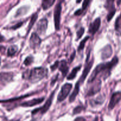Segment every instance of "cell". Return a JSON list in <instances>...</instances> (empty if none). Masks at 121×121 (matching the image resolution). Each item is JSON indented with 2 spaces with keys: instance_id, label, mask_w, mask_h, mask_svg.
<instances>
[{
  "instance_id": "1",
  "label": "cell",
  "mask_w": 121,
  "mask_h": 121,
  "mask_svg": "<svg viewBox=\"0 0 121 121\" xmlns=\"http://www.w3.org/2000/svg\"><path fill=\"white\" fill-rule=\"evenodd\" d=\"M119 61L118 57L115 56L112 60L108 62L102 63L97 65L92 73H91L87 81V84L92 83L95 80H100L101 79L106 80L111 74V71L115 67Z\"/></svg>"
},
{
  "instance_id": "2",
  "label": "cell",
  "mask_w": 121,
  "mask_h": 121,
  "mask_svg": "<svg viewBox=\"0 0 121 121\" xmlns=\"http://www.w3.org/2000/svg\"><path fill=\"white\" fill-rule=\"evenodd\" d=\"M48 69L44 67H34L28 69L22 73V78L31 83H35L47 76Z\"/></svg>"
},
{
  "instance_id": "3",
  "label": "cell",
  "mask_w": 121,
  "mask_h": 121,
  "mask_svg": "<svg viewBox=\"0 0 121 121\" xmlns=\"http://www.w3.org/2000/svg\"><path fill=\"white\" fill-rule=\"evenodd\" d=\"M56 90V89L54 90V91L52 92V93L50 94V96L48 97L47 100H46V103H45L44 105L43 106H41V107L40 108H36L34 110H33V111H32V115H35L36 114H40L41 115H43L44 114H45V113L48 111V109H49L50 108L51 105H52L53 99H54Z\"/></svg>"
},
{
  "instance_id": "4",
  "label": "cell",
  "mask_w": 121,
  "mask_h": 121,
  "mask_svg": "<svg viewBox=\"0 0 121 121\" xmlns=\"http://www.w3.org/2000/svg\"><path fill=\"white\" fill-rule=\"evenodd\" d=\"M90 56H91V51L89 52L88 54H87V58H86V64H85V68H84L83 71L82 76H80V78H79L78 81L76 82V83H78V85H79L80 86H81V85H82V84L84 83L85 79H86V78H87L89 73L90 72V70H91V69H92V66H93V59H92V60H89Z\"/></svg>"
},
{
  "instance_id": "5",
  "label": "cell",
  "mask_w": 121,
  "mask_h": 121,
  "mask_svg": "<svg viewBox=\"0 0 121 121\" xmlns=\"http://www.w3.org/2000/svg\"><path fill=\"white\" fill-rule=\"evenodd\" d=\"M72 87H73V85L72 83H66L63 85L61 91H60L57 96L58 102H61L66 99V98L69 95Z\"/></svg>"
},
{
  "instance_id": "6",
  "label": "cell",
  "mask_w": 121,
  "mask_h": 121,
  "mask_svg": "<svg viewBox=\"0 0 121 121\" xmlns=\"http://www.w3.org/2000/svg\"><path fill=\"white\" fill-rule=\"evenodd\" d=\"M101 80H96L93 83H90L92 85L86 90V96H91L98 93L101 89Z\"/></svg>"
},
{
  "instance_id": "7",
  "label": "cell",
  "mask_w": 121,
  "mask_h": 121,
  "mask_svg": "<svg viewBox=\"0 0 121 121\" xmlns=\"http://www.w3.org/2000/svg\"><path fill=\"white\" fill-rule=\"evenodd\" d=\"M61 1H59L57 4L56 5L54 9V21L55 29L56 30H60V17H61Z\"/></svg>"
},
{
  "instance_id": "8",
  "label": "cell",
  "mask_w": 121,
  "mask_h": 121,
  "mask_svg": "<svg viewBox=\"0 0 121 121\" xmlns=\"http://www.w3.org/2000/svg\"><path fill=\"white\" fill-rule=\"evenodd\" d=\"M48 26V20L46 17L42 18L38 21L36 26V32L39 35H43L46 33Z\"/></svg>"
},
{
  "instance_id": "9",
  "label": "cell",
  "mask_w": 121,
  "mask_h": 121,
  "mask_svg": "<svg viewBox=\"0 0 121 121\" xmlns=\"http://www.w3.org/2000/svg\"><path fill=\"white\" fill-rule=\"evenodd\" d=\"M105 7L108 11V14L106 18H107L108 22H109L112 20L116 13V8L114 5V1H106L105 4Z\"/></svg>"
},
{
  "instance_id": "10",
  "label": "cell",
  "mask_w": 121,
  "mask_h": 121,
  "mask_svg": "<svg viewBox=\"0 0 121 121\" xmlns=\"http://www.w3.org/2000/svg\"><path fill=\"white\" fill-rule=\"evenodd\" d=\"M41 42V39L39 37V34L35 32L32 33L29 40L30 47L31 48L35 49V48H37L40 46Z\"/></svg>"
},
{
  "instance_id": "11",
  "label": "cell",
  "mask_w": 121,
  "mask_h": 121,
  "mask_svg": "<svg viewBox=\"0 0 121 121\" xmlns=\"http://www.w3.org/2000/svg\"><path fill=\"white\" fill-rule=\"evenodd\" d=\"M121 100V91L120 92H116L112 94L110 99L109 103L108 105L109 110L111 111L113 109L116 105Z\"/></svg>"
},
{
  "instance_id": "12",
  "label": "cell",
  "mask_w": 121,
  "mask_h": 121,
  "mask_svg": "<svg viewBox=\"0 0 121 121\" xmlns=\"http://www.w3.org/2000/svg\"><path fill=\"white\" fill-rule=\"evenodd\" d=\"M105 94L99 95L96 98H93L89 100V105L92 108H98L103 105L105 100Z\"/></svg>"
},
{
  "instance_id": "13",
  "label": "cell",
  "mask_w": 121,
  "mask_h": 121,
  "mask_svg": "<svg viewBox=\"0 0 121 121\" xmlns=\"http://www.w3.org/2000/svg\"><path fill=\"white\" fill-rule=\"evenodd\" d=\"M45 97H41V98H36V99H33L31 100H27V101L23 102L22 103H20L18 104V106H22V107L27 108V107H32V106H35L38 104H41V102L44 100Z\"/></svg>"
},
{
  "instance_id": "14",
  "label": "cell",
  "mask_w": 121,
  "mask_h": 121,
  "mask_svg": "<svg viewBox=\"0 0 121 121\" xmlns=\"http://www.w3.org/2000/svg\"><path fill=\"white\" fill-rule=\"evenodd\" d=\"M101 25V19L100 17H98L91 22L89 27L88 33L92 35H94L98 32Z\"/></svg>"
},
{
  "instance_id": "15",
  "label": "cell",
  "mask_w": 121,
  "mask_h": 121,
  "mask_svg": "<svg viewBox=\"0 0 121 121\" xmlns=\"http://www.w3.org/2000/svg\"><path fill=\"white\" fill-rule=\"evenodd\" d=\"M112 54V48L110 44L106 45L101 50V58L102 60L108 59Z\"/></svg>"
},
{
  "instance_id": "16",
  "label": "cell",
  "mask_w": 121,
  "mask_h": 121,
  "mask_svg": "<svg viewBox=\"0 0 121 121\" xmlns=\"http://www.w3.org/2000/svg\"><path fill=\"white\" fill-rule=\"evenodd\" d=\"M13 74L12 73H5V72H1V85H5L8 83L9 82L13 80Z\"/></svg>"
},
{
  "instance_id": "17",
  "label": "cell",
  "mask_w": 121,
  "mask_h": 121,
  "mask_svg": "<svg viewBox=\"0 0 121 121\" xmlns=\"http://www.w3.org/2000/svg\"><path fill=\"white\" fill-rule=\"evenodd\" d=\"M58 69L59 70V71L61 72L63 78L66 77V76L67 75V74L69 72V66H67V61L65 60H62L61 61H60Z\"/></svg>"
},
{
  "instance_id": "18",
  "label": "cell",
  "mask_w": 121,
  "mask_h": 121,
  "mask_svg": "<svg viewBox=\"0 0 121 121\" xmlns=\"http://www.w3.org/2000/svg\"><path fill=\"white\" fill-rule=\"evenodd\" d=\"M34 93H35V92H33V93H28V94L25 95L21 96L12 98V99H7V100H1V103L2 104H3V103H4V104H7V103L14 102L18 101V100H21V99H25V98H27V97L33 95L34 94Z\"/></svg>"
},
{
  "instance_id": "19",
  "label": "cell",
  "mask_w": 121,
  "mask_h": 121,
  "mask_svg": "<svg viewBox=\"0 0 121 121\" xmlns=\"http://www.w3.org/2000/svg\"><path fill=\"white\" fill-rule=\"evenodd\" d=\"M115 30L118 35H121V13L117 18L115 22Z\"/></svg>"
},
{
  "instance_id": "20",
  "label": "cell",
  "mask_w": 121,
  "mask_h": 121,
  "mask_svg": "<svg viewBox=\"0 0 121 121\" xmlns=\"http://www.w3.org/2000/svg\"><path fill=\"white\" fill-rule=\"evenodd\" d=\"M81 68H82L81 65H79V66H78L77 67H74V68L72 69V72H71V73L67 76V80H73V79L76 77L77 74H78V73L79 72V71L80 70Z\"/></svg>"
},
{
  "instance_id": "21",
  "label": "cell",
  "mask_w": 121,
  "mask_h": 121,
  "mask_svg": "<svg viewBox=\"0 0 121 121\" xmlns=\"http://www.w3.org/2000/svg\"><path fill=\"white\" fill-rule=\"evenodd\" d=\"M18 48L17 46H15V45L10 46L7 50V56L8 57L14 56L16 54L17 52H18Z\"/></svg>"
},
{
  "instance_id": "22",
  "label": "cell",
  "mask_w": 121,
  "mask_h": 121,
  "mask_svg": "<svg viewBox=\"0 0 121 121\" xmlns=\"http://www.w3.org/2000/svg\"><path fill=\"white\" fill-rule=\"evenodd\" d=\"M56 1L53 0H43L41 2V6L44 10H46V9H48L50 8L52 5L54 4Z\"/></svg>"
},
{
  "instance_id": "23",
  "label": "cell",
  "mask_w": 121,
  "mask_h": 121,
  "mask_svg": "<svg viewBox=\"0 0 121 121\" xmlns=\"http://www.w3.org/2000/svg\"><path fill=\"white\" fill-rule=\"evenodd\" d=\"M37 17H38V14L37 13H35V14H34L33 15H32L31 18L30 19V21L29 22V24H28V31H27V33H28V32L30 31V30L31 29L32 27H33V25L34 24L35 22L36 21L37 19Z\"/></svg>"
},
{
  "instance_id": "24",
  "label": "cell",
  "mask_w": 121,
  "mask_h": 121,
  "mask_svg": "<svg viewBox=\"0 0 121 121\" xmlns=\"http://www.w3.org/2000/svg\"><path fill=\"white\" fill-rule=\"evenodd\" d=\"M90 37L89 35H87L86 37L84 38L81 41H80V44H79V46H78V52H80V51H82L83 50V48H85V44H86V41L89 39Z\"/></svg>"
},
{
  "instance_id": "25",
  "label": "cell",
  "mask_w": 121,
  "mask_h": 121,
  "mask_svg": "<svg viewBox=\"0 0 121 121\" xmlns=\"http://www.w3.org/2000/svg\"><path fill=\"white\" fill-rule=\"evenodd\" d=\"M85 109V107L83 105H78L76 107L74 108V109L73 110V115L78 114V113H80V112H82Z\"/></svg>"
},
{
  "instance_id": "26",
  "label": "cell",
  "mask_w": 121,
  "mask_h": 121,
  "mask_svg": "<svg viewBox=\"0 0 121 121\" xmlns=\"http://www.w3.org/2000/svg\"><path fill=\"white\" fill-rule=\"evenodd\" d=\"M33 61H34V57H33L32 56H29L25 59L24 61V65L26 66H30V65H31Z\"/></svg>"
},
{
  "instance_id": "27",
  "label": "cell",
  "mask_w": 121,
  "mask_h": 121,
  "mask_svg": "<svg viewBox=\"0 0 121 121\" xmlns=\"http://www.w3.org/2000/svg\"><path fill=\"white\" fill-rule=\"evenodd\" d=\"M84 33H85V28L83 27H80L76 32V40H79L83 35Z\"/></svg>"
},
{
  "instance_id": "28",
  "label": "cell",
  "mask_w": 121,
  "mask_h": 121,
  "mask_svg": "<svg viewBox=\"0 0 121 121\" xmlns=\"http://www.w3.org/2000/svg\"><path fill=\"white\" fill-rule=\"evenodd\" d=\"M59 65H60V61H59V60L56 61L55 63H54L53 65H52V66H50V69L51 70H52V72H54V71H55L57 69L59 68Z\"/></svg>"
},
{
  "instance_id": "29",
  "label": "cell",
  "mask_w": 121,
  "mask_h": 121,
  "mask_svg": "<svg viewBox=\"0 0 121 121\" xmlns=\"http://www.w3.org/2000/svg\"><path fill=\"white\" fill-rule=\"evenodd\" d=\"M90 3H91V1H84L83 2L82 8V9L83 10V11L84 12L86 9H87V7L89 6Z\"/></svg>"
},
{
  "instance_id": "30",
  "label": "cell",
  "mask_w": 121,
  "mask_h": 121,
  "mask_svg": "<svg viewBox=\"0 0 121 121\" xmlns=\"http://www.w3.org/2000/svg\"><path fill=\"white\" fill-rule=\"evenodd\" d=\"M23 24V21H21V22H18L17 24H15V26H13L12 27H9V29H12V30H16L17 28H19L20 27H21Z\"/></svg>"
},
{
  "instance_id": "31",
  "label": "cell",
  "mask_w": 121,
  "mask_h": 121,
  "mask_svg": "<svg viewBox=\"0 0 121 121\" xmlns=\"http://www.w3.org/2000/svg\"><path fill=\"white\" fill-rule=\"evenodd\" d=\"M59 74L57 73V74L55 76H54V78H53V79H52V82H51V85H52V86H53V85H54V83H55L57 81L58 78H59Z\"/></svg>"
},
{
  "instance_id": "32",
  "label": "cell",
  "mask_w": 121,
  "mask_h": 121,
  "mask_svg": "<svg viewBox=\"0 0 121 121\" xmlns=\"http://www.w3.org/2000/svg\"><path fill=\"white\" fill-rule=\"evenodd\" d=\"M83 13V10L82 9V8L81 9H78V10L76 11H75L74 12V15H77V16H78V15H82V13Z\"/></svg>"
},
{
  "instance_id": "33",
  "label": "cell",
  "mask_w": 121,
  "mask_h": 121,
  "mask_svg": "<svg viewBox=\"0 0 121 121\" xmlns=\"http://www.w3.org/2000/svg\"><path fill=\"white\" fill-rule=\"evenodd\" d=\"M74 121H86V120L83 117H78L74 119Z\"/></svg>"
},
{
  "instance_id": "34",
  "label": "cell",
  "mask_w": 121,
  "mask_h": 121,
  "mask_svg": "<svg viewBox=\"0 0 121 121\" xmlns=\"http://www.w3.org/2000/svg\"><path fill=\"white\" fill-rule=\"evenodd\" d=\"M75 54H76V52H74L73 53H72V54L70 56V63H72V61L73 60V59H74V57H75Z\"/></svg>"
},
{
  "instance_id": "35",
  "label": "cell",
  "mask_w": 121,
  "mask_h": 121,
  "mask_svg": "<svg viewBox=\"0 0 121 121\" xmlns=\"http://www.w3.org/2000/svg\"><path fill=\"white\" fill-rule=\"evenodd\" d=\"M3 40H4V37L2 36V35H1V43H2V41H3Z\"/></svg>"
},
{
  "instance_id": "36",
  "label": "cell",
  "mask_w": 121,
  "mask_h": 121,
  "mask_svg": "<svg viewBox=\"0 0 121 121\" xmlns=\"http://www.w3.org/2000/svg\"><path fill=\"white\" fill-rule=\"evenodd\" d=\"M81 2V1H76V2L77 3H79V2Z\"/></svg>"
},
{
  "instance_id": "37",
  "label": "cell",
  "mask_w": 121,
  "mask_h": 121,
  "mask_svg": "<svg viewBox=\"0 0 121 121\" xmlns=\"http://www.w3.org/2000/svg\"><path fill=\"white\" fill-rule=\"evenodd\" d=\"M31 121H37L36 119H33Z\"/></svg>"
}]
</instances>
